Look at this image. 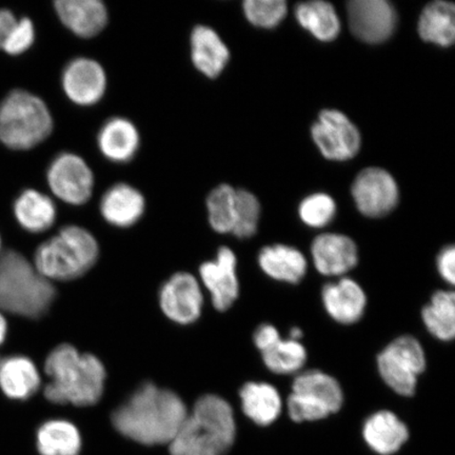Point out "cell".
Listing matches in <instances>:
<instances>
[{
  "label": "cell",
  "mask_w": 455,
  "mask_h": 455,
  "mask_svg": "<svg viewBox=\"0 0 455 455\" xmlns=\"http://www.w3.org/2000/svg\"><path fill=\"white\" fill-rule=\"evenodd\" d=\"M17 17L9 9H0V51L17 24Z\"/></svg>",
  "instance_id": "obj_39"
},
{
  "label": "cell",
  "mask_w": 455,
  "mask_h": 455,
  "mask_svg": "<svg viewBox=\"0 0 455 455\" xmlns=\"http://www.w3.org/2000/svg\"><path fill=\"white\" fill-rule=\"evenodd\" d=\"M100 210L107 223L117 228H129L144 215L146 199L135 187L118 183L104 193Z\"/></svg>",
  "instance_id": "obj_17"
},
{
  "label": "cell",
  "mask_w": 455,
  "mask_h": 455,
  "mask_svg": "<svg viewBox=\"0 0 455 455\" xmlns=\"http://www.w3.org/2000/svg\"><path fill=\"white\" fill-rule=\"evenodd\" d=\"M352 196L362 214L382 218L396 207L398 188L395 179L384 169L367 168L356 176Z\"/></svg>",
  "instance_id": "obj_11"
},
{
  "label": "cell",
  "mask_w": 455,
  "mask_h": 455,
  "mask_svg": "<svg viewBox=\"0 0 455 455\" xmlns=\"http://www.w3.org/2000/svg\"><path fill=\"white\" fill-rule=\"evenodd\" d=\"M295 16L299 25L318 41L331 42L339 36L340 21L331 4L323 0L299 4Z\"/></svg>",
  "instance_id": "obj_28"
},
{
  "label": "cell",
  "mask_w": 455,
  "mask_h": 455,
  "mask_svg": "<svg viewBox=\"0 0 455 455\" xmlns=\"http://www.w3.org/2000/svg\"><path fill=\"white\" fill-rule=\"evenodd\" d=\"M159 303L171 321L188 325L201 316L204 298L196 278L189 273H176L164 283Z\"/></svg>",
  "instance_id": "obj_13"
},
{
  "label": "cell",
  "mask_w": 455,
  "mask_h": 455,
  "mask_svg": "<svg viewBox=\"0 0 455 455\" xmlns=\"http://www.w3.org/2000/svg\"><path fill=\"white\" fill-rule=\"evenodd\" d=\"M236 425L230 403L218 395L196 402L172 442L171 455H225L235 441Z\"/></svg>",
  "instance_id": "obj_3"
},
{
  "label": "cell",
  "mask_w": 455,
  "mask_h": 455,
  "mask_svg": "<svg viewBox=\"0 0 455 455\" xmlns=\"http://www.w3.org/2000/svg\"><path fill=\"white\" fill-rule=\"evenodd\" d=\"M54 10L61 24L81 38L99 36L109 21V12L100 0H57Z\"/></svg>",
  "instance_id": "obj_15"
},
{
  "label": "cell",
  "mask_w": 455,
  "mask_h": 455,
  "mask_svg": "<svg viewBox=\"0 0 455 455\" xmlns=\"http://www.w3.org/2000/svg\"><path fill=\"white\" fill-rule=\"evenodd\" d=\"M380 377L403 396H412L418 379L426 368V356L417 339L403 335L392 341L378 356Z\"/></svg>",
  "instance_id": "obj_7"
},
{
  "label": "cell",
  "mask_w": 455,
  "mask_h": 455,
  "mask_svg": "<svg viewBox=\"0 0 455 455\" xmlns=\"http://www.w3.org/2000/svg\"><path fill=\"white\" fill-rule=\"evenodd\" d=\"M60 82L68 100L81 107L98 104L104 98L108 85L104 67L89 57H76L68 62Z\"/></svg>",
  "instance_id": "obj_10"
},
{
  "label": "cell",
  "mask_w": 455,
  "mask_h": 455,
  "mask_svg": "<svg viewBox=\"0 0 455 455\" xmlns=\"http://www.w3.org/2000/svg\"><path fill=\"white\" fill-rule=\"evenodd\" d=\"M303 337V332L299 328H293L291 331H290V339L298 340Z\"/></svg>",
  "instance_id": "obj_41"
},
{
  "label": "cell",
  "mask_w": 455,
  "mask_h": 455,
  "mask_svg": "<svg viewBox=\"0 0 455 455\" xmlns=\"http://www.w3.org/2000/svg\"><path fill=\"white\" fill-rule=\"evenodd\" d=\"M347 11L350 30L362 42L383 43L395 30L396 12L386 0H352Z\"/></svg>",
  "instance_id": "obj_12"
},
{
  "label": "cell",
  "mask_w": 455,
  "mask_h": 455,
  "mask_svg": "<svg viewBox=\"0 0 455 455\" xmlns=\"http://www.w3.org/2000/svg\"><path fill=\"white\" fill-rule=\"evenodd\" d=\"M335 212L337 206L333 199L323 193L305 198L299 209L300 220L313 228L327 226L333 220Z\"/></svg>",
  "instance_id": "obj_35"
},
{
  "label": "cell",
  "mask_w": 455,
  "mask_h": 455,
  "mask_svg": "<svg viewBox=\"0 0 455 455\" xmlns=\"http://www.w3.org/2000/svg\"><path fill=\"white\" fill-rule=\"evenodd\" d=\"M45 180L52 195L71 206H82L92 197L93 171L85 159L76 153L56 156L49 164Z\"/></svg>",
  "instance_id": "obj_8"
},
{
  "label": "cell",
  "mask_w": 455,
  "mask_h": 455,
  "mask_svg": "<svg viewBox=\"0 0 455 455\" xmlns=\"http://www.w3.org/2000/svg\"><path fill=\"white\" fill-rule=\"evenodd\" d=\"M236 190L223 184L215 188L207 198L208 220L219 233H232L235 221Z\"/></svg>",
  "instance_id": "obj_32"
},
{
  "label": "cell",
  "mask_w": 455,
  "mask_h": 455,
  "mask_svg": "<svg viewBox=\"0 0 455 455\" xmlns=\"http://www.w3.org/2000/svg\"><path fill=\"white\" fill-rule=\"evenodd\" d=\"M54 119L45 101L24 89H14L0 100V144L28 151L50 138Z\"/></svg>",
  "instance_id": "obj_5"
},
{
  "label": "cell",
  "mask_w": 455,
  "mask_h": 455,
  "mask_svg": "<svg viewBox=\"0 0 455 455\" xmlns=\"http://www.w3.org/2000/svg\"><path fill=\"white\" fill-rule=\"evenodd\" d=\"M41 385V374L30 358L14 355L0 360V390L11 400H28Z\"/></svg>",
  "instance_id": "obj_21"
},
{
  "label": "cell",
  "mask_w": 455,
  "mask_h": 455,
  "mask_svg": "<svg viewBox=\"0 0 455 455\" xmlns=\"http://www.w3.org/2000/svg\"><path fill=\"white\" fill-rule=\"evenodd\" d=\"M425 326L436 339L452 340L455 335V295L452 291H437L422 312Z\"/></svg>",
  "instance_id": "obj_30"
},
{
  "label": "cell",
  "mask_w": 455,
  "mask_h": 455,
  "mask_svg": "<svg viewBox=\"0 0 455 455\" xmlns=\"http://www.w3.org/2000/svg\"><path fill=\"white\" fill-rule=\"evenodd\" d=\"M259 215V199L251 192L236 190L235 221L232 235L238 238L252 237L258 230Z\"/></svg>",
  "instance_id": "obj_33"
},
{
  "label": "cell",
  "mask_w": 455,
  "mask_h": 455,
  "mask_svg": "<svg viewBox=\"0 0 455 455\" xmlns=\"http://www.w3.org/2000/svg\"><path fill=\"white\" fill-rule=\"evenodd\" d=\"M322 298L329 315L344 325L360 321L365 312L366 294L360 284L348 277L327 283L323 289Z\"/></svg>",
  "instance_id": "obj_19"
},
{
  "label": "cell",
  "mask_w": 455,
  "mask_h": 455,
  "mask_svg": "<svg viewBox=\"0 0 455 455\" xmlns=\"http://www.w3.org/2000/svg\"><path fill=\"white\" fill-rule=\"evenodd\" d=\"M56 290L24 255L15 250L0 254V311L36 320L47 313Z\"/></svg>",
  "instance_id": "obj_4"
},
{
  "label": "cell",
  "mask_w": 455,
  "mask_h": 455,
  "mask_svg": "<svg viewBox=\"0 0 455 455\" xmlns=\"http://www.w3.org/2000/svg\"><path fill=\"white\" fill-rule=\"evenodd\" d=\"M311 252L315 268L327 276L343 275L358 261L355 243L337 233L318 235L312 243Z\"/></svg>",
  "instance_id": "obj_16"
},
{
  "label": "cell",
  "mask_w": 455,
  "mask_h": 455,
  "mask_svg": "<svg viewBox=\"0 0 455 455\" xmlns=\"http://www.w3.org/2000/svg\"><path fill=\"white\" fill-rule=\"evenodd\" d=\"M81 447V435L68 420H49L38 429L37 448L42 455H78Z\"/></svg>",
  "instance_id": "obj_29"
},
{
  "label": "cell",
  "mask_w": 455,
  "mask_h": 455,
  "mask_svg": "<svg viewBox=\"0 0 455 455\" xmlns=\"http://www.w3.org/2000/svg\"><path fill=\"white\" fill-rule=\"evenodd\" d=\"M193 66L209 78L220 76L230 60V51L212 28L199 25L190 36Z\"/></svg>",
  "instance_id": "obj_20"
},
{
  "label": "cell",
  "mask_w": 455,
  "mask_h": 455,
  "mask_svg": "<svg viewBox=\"0 0 455 455\" xmlns=\"http://www.w3.org/2000/svg\"><path fill=\"white\" fill-rule=\"evenodd\" d=\"M199 275L212 295L216 310L226 311L235 304L240 284L236 275V258L231 249L221 247L214 260L201 266Z\"/></svg>",
  "instance_id": "obj_14"
},
{
  "label": "cell",
  "mask_w": 455,
  "mask_h": 455,
  "mask_svg": "<svg viewBox=\"0 0 455 455\" xmlns=\"http://www.w3.org/2000/svg\"><path fill=\"white\" fill-rule=\"evenodd\" d=\"M0 254H2V236H0Z\"/></svg>",
  "instance_id": "obj_42"
},
{
  "label": "cell",
  "mask_w": 455,
  "mask_h": 455,
  "mask_svg": "<svg viewBox=\"0 0 455 455\" xmlns=\"http://www.w3.org/2000/svg\"><path fill=\"white\" fill-rule=\"evenodd\" d=\"M36 38V31L34 22L28 17H21L17 20L2 51L10 56L25 54L33 47Z\"/></svg>",
  "instance_id": "obj_36"
},
{
  "label": "cell",
  "mask_w": 455,
  "mask_h": 455,
  "mask_svg": "<svg viewBox=\"0 0 455 455\" xmlns=\"http://www.w3.org/2000/svg\"><path fill=\"white\" fill-rule=\"evenodd\" d=\"M437 269L441 276L447 283L454 284L455 283V249L454 246H449L442 250L437 258Z\"/></svg>",
  "instance_id": "obj_37"
},
{
  "label": "cell",
  "mask_w": 455,
  "mask_h": 455,
  "mask_svg": "<svg viewBox=\"0 0 455 455\" xmlns=\"http://www.w3.org/2000/svg\"><path fill=\"white\" fill-rule=\"evenodd\" d=\"M243 9L252 25L271 28L280 24L286 16L287 4L283 0H246Z\"/></svg>",
  "instance_id": "obj_34"
},
{
  "label": "cell",
  "mask_w": 455,
  "mask_h": 455,
  "mask_svg": "<svg viewBox=\"0 0 455 455\" xmlns=\"http://www.w3.org/2000/svg\"><path fill=\"white\" fill-rule=\"evenodd\" d=\"M267 368L277 374H291L305 365L307 352L298 340L282 339L269 349L261 352Z\"/></svg>",
  "instance_id": "obj_31"
},
{
  "label": "cell",
  "mask_w": 455,
  "mask_h": 455,
  "mask_svg": "<svg viewBox=\"0 0 455 455\" xmlns=\"http://www.w3.org/2000/svg\"><path fill=\"white\" fill-rule=\"evenodd\" d=\"M259 264L273 280L298 283L307 272V260L298 249L275 244L265 247L259 255Z\"/></svg>",
  "instance_id": "obj_24"
},
{
  "label": "cell",
  "mask_w": 455,
  "mask_h": 455,
  "mask_svg": "<svg viewBox=\"0 0 455 455\" xmlns=\"http://www.w3.org/2000/svg\"><path fill=\"white\" fill-rule=\"evenodd\" d=\"M187 414L185 403L173 391L147 383L113 413L112 422L131 440L159 445L173 441Z\"/></svg>",
  "instance_id": "obj_1"
},
{
  "label": "cell",
  "mask_w": 455,
  "mask_h": 455,
  "mask_svg": "<svg viewBox=\"0 0 455 455\" xmlns=\"http://www.w3.org/2000/svg\"><path fill=\"white\" fill-rule=\"evenodd\" d=\"M244 414L259 426L275 422L282 412V398L270 384L247 383L240 392Z\"/></svg>",
  "instance_id": "obj_25"
},
{
  "label": "cell",
  "mask_w": 455,
  "mask_h": 455,
  "mask_svg": "<svg viewBox=\"0 0 455 455\" xmlns=\"http://www.w3.org/2000/svg\"><path fill=\"white\" fill-rule=\"evenodd\" d=\"M14 218L27 232L43 233L50 229L57 218L56 204L52 198L36 189H25L13 203Z\"/></svg>",
  "instance_id": "obj_22"
},
{
  "label": "cell",
  "mask_w": 455,
  "mask_h": 455,
  "mask_svg": "<svg viewBox=\"0 0 455 455\" xmlns=\"http://www.w3.org/2000/svg\"><path fill=\"white\" fill-rule=\"evenodd\" d=\"M99 255V243L92 233L82 227L66 226L39 244L33 265L50 282H68L92 268Z\"/></svg>",
  "instance_id": "obj_6"
},
{
  "label": "cell",
  "mask_w": 455,
  "mask_h": 455,
  "mask_svg": "<svg viewBox=\"0 0 455 455\" xmlns=\"http://www.w3.org/2000/svg\"><path fill=\"white\" fill-rule=\"evenodd\" d=\"M292 394L309 397L322 403L331 413L338 412L343 406V390L338 380L318 370L300 373L294 379Z\"/></svg>",
  "instance_id": "obj_27"
},
{
  "label": "cell",
  "mask_w": 455,
  "mask_h": 455,
  "mask_svg": "<svg viewBox=\"0 0 455 455\" xmlns=\"http://www.w3.org/2000/svg\"><path fill=\"white\" fill-rule=\"evenodd\" d=\"M363 434L369 447L382 455L400 451L409 437L407 426L390 411L371 415L363 425Z\"/></svg>",
  "instance_id": "obj_23"
},
{
  "label": "cell",
  "mask_w": 455,
  "mask_h": 455,
  "mask_svg": "<svg viewBox=\"0 0 455 455\" xmlns=\"http://www.w3.org/2000/svg\"><path fill=\"white\" fill-rule=\"evenodd\" d=\"M50 378L44 396L51 403L92 406L104 394L106 369L93 355H82L71 345H60L44 363Z\"/></svg>",
  "instance_id": "obj_2"
},
{
  "label": "cell",
  "mask_w": 455,
  "mask_h": 455,
  "mask_svg": "<svg viewBox=\"0 0 455 455\" xmlns=\"http://www.w3.org/2000/svg\"><path fill=\"white\" fill-rule=\"evenodd\" d=\"M140 135L135 124L124 117H112L102 124L98 147L108 161L126 164L138 155Z\"/></svg>",
  "instance_id": "obj_18"
},
{
  "label": "cell",
  "mask_w": 455,
  "mask_h": 455,
  "mask_svg": "<svg viewBox=\"0 0 455 455\" xmlns=\"http://www.w3.org/2000/svg\"><path fill=\"white\" fill-rule=\"evenodd\" d=\"M8 330L7 318H5L4 313L0 311V346L7 339Z\"/></svg>",
  "instance_id": "obj_40"
},
{
  "label": "cell",
  "mask_w": 455,
  "mask_h": 455,
  "mask_svg": "<svg viewBox=\"0 0 455 455\" xmlns=\"http://www.w3.org/2000/svg\"><path fill=\"white\" fill-rule=\"evenodd\" d=\"M253 339L255 346L258 347L260 352H264L280 340L281 337L275 327L266 323V325H261L256 330Z\"/></svg>",
  "instance_id": "obj_38"
},
{
  "label": "cell",
  "mask_w": 455,
  "mask_h": 455,
  "mask_svg": "<svg viewBox=\"0 0 455 455\" xmlns=\"http://www.w3.org/2000/svg\"><path fill=\"white\" fill-rule=\"evenodd\" d=\"M418 28L425 42L449 47L455 38L454 4L443 0L429 4L419 16Z\"/></svg>",
  "instance_id": "obj_26"
},
{
  "label": "cell",
  "mask_w": 455,
  "mask_h": 455,
  "mask_svg": "<svg viewBox=\"0 0 455 455\" xmlns=\"http://www.w3.org/2000/svg\"><path fill=\"white\" fill-rule=\"evenodd\" d=\"M311 132L322 155L332 161H347L360 150V132L349 118L338 110L322 111Z\"/></svg>",
  "instance_id": "obj_9"
}]
</instances>
